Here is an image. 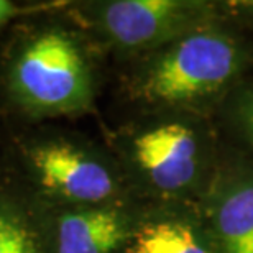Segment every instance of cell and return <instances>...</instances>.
Returning <instances> with one entry per match:
<instances>
[{
    "label": "cell",
    "mask_w": 253,
    "mask_h": 253,
    "mask_svg": "<svg viewBox=\"0 0 253 253\" xmlns=\"http://www.w3.org/2000/svg\"><path fill=\"white\" fill-rule=\"evenodd\" d=\"M242 128L245 130L247 136L253 141V87L249 89L239 100V107H237Z\"/></svg>",
    "instance_id": "obj_11"
},
{
    "label": "cell",
    "mask_w": 253,
    "mask_h": 253,
    "mask_svg": "<svg viewBox=\"0 0 253 253\" xmlns=\"http://www.w3.org/2000/svg\"><path fill=\"white\" fill-rule=\"evenodd\" d=\"M0 253H51L49 209L2 173Z\"/></svg>",
    "instance_id": "obj_9"
},
{
    "label": "cell",
    "mask_w": 253,
    "mask_h": 253,
    "mask_svg": "<svg viewBox=\"0 0 253 253\" xmlns=\"http://www.w3.org/2000/svg\"><path fill=\"white\" fill-rule=\"evenodd\" d=\"M0 173L48 209L136 199L112 151L44 124L8 125Z\"/></svg>",
    "instance_id": "obj_2"
},
{
    "label": "cell",
    "mask_w": 253,
    "mask_h": 253,
    "mask_svg": "<svg viewBox=\"0 0 253 253\" xmlns=\"http://www.w3.org/2000/svg\"><path fill=\"white\" fill-rule=\"evenodd\" d=\"M242 64L244 51L239 42L207 25L136 58L125 79V90L131 100L145 105H188L220 92L239 74Z\"/></svg>",
    "instance_id": "obj_3"
},
{
    "label": "cell",
    "mask_w": 253,
    "mask_h": 253,
    "mask_svg": "<svg viewBox=\"0 0 253 253\" xmlns=\"http://www.w3.org/2000/svg\"><path fill=\"white\" fill-rule=\"evenodd\" d=\"M42 7V3H30V2H12V0H0V35L17 23L20 18L33 13L35 10Z\"/></svg>",
    "instance_id": "obj_10"
},
{
    "label": "cell",
    "mask_w": 253,
    "mask_h": 253,
    "mask_svg": "<svg viewBox=\"0 0 253 253\" xmlns=\"http://www.w3.org/2000/svg\"><path fill=\"white\" fill-rule=\"evenodd\" d=\"M97 46L136 59L211 25L212 7L186 0H102L68 5Z\"/></svg>",
    "instance_id": "obj_4"
},
{
    "label": "cell",
    "mask_w": 253,
    "mask_h": 253,
    "mask_svg": "<svg viewBox=\"0 0 253 253\" xmlns=\"http://www.w3.org/2000/svg\"><path fill=\"white\" fill-rule=\"evenodd\" d=\"M117 253H219L206 222L169 207L146 206Z\"/></svg>",
    "instance_id": "obj_7"
},
{
    "label": "cell",
    "mask_w": 253,
    "mask_h": 253,
    "mask_svg": "<svg viewBox=\"0 0 253 253\" xmlns=\"http://www.w3.org/2000/svg\"><path fill=\"white\" fill-rule=\"evenodd\" d=\"M206 224L219 253H253V173L220 179L211 194Z\"/></svg>",
    "instance_id": "obj_8"
},
{
    "label": "cell",
    "mask_w": 253,
    "mask_h": 253,
    "mask_svg": "<svg viewBox=\"0 0 253 253\" xmlns=\"http://www.w3.org/2000/svg\"><path fill=\"white\" fill-rule=\"evenodd\" d=\"M117 158L136 199L150 192L161 197L186 192L204 168L201 136L178 120L130 126L114 138Z\"/></svg>",
    "instance_id": "obj_5"
},
{
    "label": "cell",
    "mask_w": 253,
    "mask_h": 253,
    "mask_svg": "<svg viewBox=\"0 0 253 253\" xmlns=\"http://www.w3.org/2000/svg\"><path fill=\"white\" fill-rule=\"evenodd\" d=\"M97 46L68 5L42 3L0 42V114L8 125L81 115L97 95Z\"/></svg>",
    "instance_id": "obj_1"
},
{
    "label": "cell",
    "mask_w": 253,
    "mask_h": 253,
    "mask_svg": "<svg viewBox=\"0 0 253 253\" xmlns=\"http://www.w3.org/2000/svg\"><path fill=\"white\" fill-rule=\"evenodd\" d=\"M145 204L140 199L49 209L51 253H117Z\"/></svg>",
    "instance_id": "obj_6"
}]
</instances>
